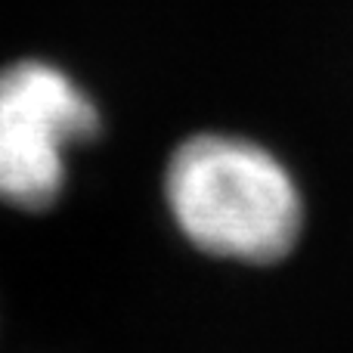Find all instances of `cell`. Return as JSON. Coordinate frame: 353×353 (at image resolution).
I'll list each match as a JSON object with an SVG mask.
<instances>
[{"label":"cell","instance_id":"6da1fadb","mask_svg":"<svg viewBox=\"0 0 353 353\" xmlns=\"http://www.w3.org/2000/svg\"><path fill=\"white\" fill-rule=\"evenodd\" d=\"M176 230L199 251L267 267L294 248L304 205L276 155L248 140L199 134L176 146L165 171Z\"/></svg>","mask_w":353,"mask_h":353},{"label":"cell","instance_id":"7a4b0ae2","mask_svg":"<svg viewBox=\"0 0 353 353\" xmlns=\"http://www.w3.org/2000/svg\"><path fill=\"white\" fill-rule=\"evenodd\" d=\"M93 97L56 62L0 65V205L47 211L62 199L72 155L99 137Z\"/></svg>","mask_w":353,"mask_h":353}]
</instances>
